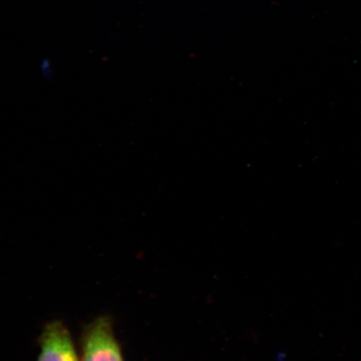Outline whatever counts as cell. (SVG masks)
Segmentation results:
<instances>
[{"mask_svg":"<svg viewBox=\"0 0 361 361\" xmlns=\"http://www.w3.org/2000/svg\"><path fill=\"white\" fill-rule=\"evenodd\" d=\"M81 361H125L110 316L101 315L81 332Z\"/></svg>","mask_w":361,"mask_h":361,"instance_id":"obj_1","label":"cell"},{"mask_svg":"<svg viewBox=\"0 0 361 361\" xmlns=\"http://www.w3.org/2000/svg\"><path fill=\"white\" fill-rule=\"evenodd\" d=\"M39 345L36 361H81L69 329L61 320H52L45 324Z\"/></svg>","mask_w":361,"mask_h":361,"instance_id":"obj_2","label":"cell"}]
</instances>
